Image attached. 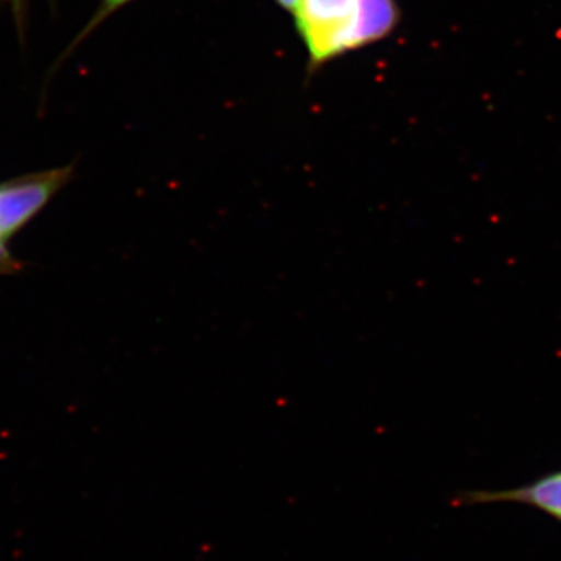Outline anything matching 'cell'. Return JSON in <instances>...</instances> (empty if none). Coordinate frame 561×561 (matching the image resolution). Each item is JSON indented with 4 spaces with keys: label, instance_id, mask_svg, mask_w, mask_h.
Returning a JSON list of instances; mask_svg holds the SVG:
<instances>
[{
    "label": "cell",
    "instance_id": "cell-1",
    "mask_svg": "<svg viewBox=\"0 0 561 561\" xmlns=\"http://www.w3.org/2000/svg\"><path fill=\"white\" fill-rule=\"evenodd\" d=\"M291 16L311 79L343 55L389 38L401 11L397 0H300Z\"/></svg>",
    "mask_w": 561,
    "mask_h": 561
},
{
    "label": "cell",
    "instance_id": "cell-5",
    "mask_svg": "<svg viewBox=\"0 0 561 561\" xmlns=\"http://www.w3.org/2000/svg\"><path fill=\"white\" fill-rule=\"evenodd\" d=\"M20 261L14 260L13 254L10 253L9 247L3 245L0 242V275H7V273H14L20 271Z\"/></svg>",
    "mask_w": 561,
    "mask_h": 561
},
{
    "label": "cell",
    "instance_id": "cell-6",
    "mask_svg": "<svg viewBox=\"0 0 561 561\" xmlns=\"http://www.w3.org/2000/svg\"><path fill=\"white\" fill-rule=\"evenodd\" d=\"M3 2L9 3L10 9L13 10L14 20L18 22V27H22L25 20V5H27V0H3Z\"/></svg>",
    "mask_w": 561,
    "mask_h": 561
},
{
    "label": "cell",
    "instance_id": "cell-3",
    "mask_svg": "<svg viewBox=\"0 0 561 561\" xmlns=\"http://www.w3.org/2000/svg\"><path fill=\"white\" fill-rule=\"evenodd\" d=\"M460 505L522 504L537 508L561 524V470L549 472L537 481L500 491H467Z\"/></svg>",
    "mask_w": 561,
    "mask_h": 561
},
{
    "label": "cell",
    "instance_id": "cell-4",
    "mask_svg": "<svg viewBox=\"0 0 561 561\" xmlns=\"http://www.w3.org/2000/svg\"><path fill=\"white\" fill-rule=\"evenodd\" d=\"M131 2H135V0H101V5H99V9L95 10L94 14H92L90 22L84 25V28L81 31L80 35L73 39L69 51L76 49L81 41L87 39L88 36H90L91 33L95 31V28L101 27L103 22L113 16V14H116L117 11L124 9V7L130 5Z\"/></svg>",
    "mask_w": 561,
    "mask_h": 561
},
{
    "label": "cell",
    "instance_id": "cell-2",
    "mask_svg": "<svg viewBox=\"0 0 561 561\" xmlns=\"http://www.w3.org/2000/svg\"><path fill=\"white\" fill-rule=\"evenodd\" d=\"M72 175L73 165H66L0 183V242L9 247L11 239L49 205Z\"/></svg>",
    "mask_w": 561,
    "mask_h": 561
},
{
    "label": "cell",
    "instance_id": "cell-7",
    "mask_svg": "<svg viewBox=\"0 0 561 561\" xmlns=\"http://www.w3.org/2000/svg\"><path fill=\"white\" fill-rule=\"evenodd\" d=\"M273 2H275L280 10L287 11L289 14H294L295 10H297L298 3H300V0H273Z\"/></svg>",
    "mask_w": 561,
    "mask_h": 561
}]
</instances>
